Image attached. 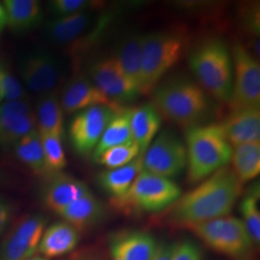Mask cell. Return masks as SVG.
<instances>
[{
	"mask_svg": "<svg viewBox=\"0 0 260 260\" xmlns=\"http://www.w3.org/2000/svg\"><path fill=\"white\" fill-rule=\"evenodd\" d=\"M242 184L232 167L225 166L177 199L166 211L165 221L188 229L197 223L231 215L241 195Z\"/></svg>",
	"mask_w": 260,
	"mask_h": 260,
	"instance_id": "6da1fadb",
	"label": "cell"
},
{
	"mask_svg": "<svg viewBox=\"0 0 260 260\" xmlns=\"http://www.w3.org/2000/svg\"><path fill=\"white\" fill-rule=\"evenodd\" d=\"M151 93V103L160 116L187 129L205 124L212 113L208 93L185 76L159 82Z\"/></svg>",
	"mask_w": 260,
	"mask_h": 260,
	"instance_id": "7a4b0ae2",
	"label": "cell"
},
{
	"mask_svg": "<svg viewBox=\"0 0 260 260\" xmlns=\"http://www.w3.org/2000/svg\"><path fill=\"white\" fill-rule=\"evenodd\" d=\"M187 180L198 184L231 162L233 147L220 123L201 124L186 131Z\"/></svg>",
	"mask_w": 260,
	"mask_h": 260,
	"instance_id": "3957f363",
	"label": "cell"
},
{
	"mask_svg": "<svg viewBox=\"0 0 260 260\" xmlns=\"http://www.w3.org/2000/svg\"><path fill=\"white\" fill-rule=\"evenodd\" d=\"M189 65L199 85L216 100L230 103L233 87L232 52L219 38H207L196 45Z\"/></svg>",
	"mask_w": 260,
	"mask_h": 260,
	"instance_id": "277c9868",
	"label": "cell"
},
{
	"mask_svg": "<svg viewBox=\"0 0 260 260\" xmlns=\"http://www.w3.org/2000/svg\"><path fill=\"white\" fill-rule=\"evenodd\" d=\"M187 37L179 30H164L146 34L142 63L140 93L148 94L183 55Z\"/></svg>",
	"mask_w": 260,
	"mask_h": 260,
	"instance_id": "5b68a950",
	"label": "cell"
},
{
	"mask_svg": "<svg viewBox=\"0 0 260 260\" xmlns=\"http://www.w3.org/2000/svg\"><path fill=\"white\" fill-rule=\"evenodd\" d=\"M212 251L233 260H249L255 244L240 218L228 215L188 228Z\"/></svg>",
	"mask_w": 260,
	"mask_h": 260,
	"instance_id": "8992f818",
	"label": "cell"
},
{
	"mask_svg": "<svg viewBox=\"0 0 260 260\" xmlns=\"http://www.w3.org/2000/svg\"><path fill=\"white\" fill-rule=\"evenodd\" d=\"M181 194L180 187L172 179L142 170L127 194L111 203L123 211L160 213L174 205Z\"/></svg>",
	"mask_w": 260,
	"mask_h": 260,
	"instance_id": "52a82bcc",
	"label": "cell"
},
{
	"mask_svg": "<svg viewBox=\"0 0 260 260\" xmlns=\"http://www.w3.org/2000/svg\"><path fill=\"white\" fill-rule=\"evenodd\" d=\"M233 62V94L231 110L260 108V65L254 55L242 44L232 51Z\"/></svg>",
	"mask_w": 260,
	"mask_h": 260,
	"instance_id": "ba28073f",
	"label": "cell"
},
{
	"mask_svg": "<svg viewBox=\"0 0 260 260\" xmlns=\"http://www.w3.org/2000/svg\"><path fill=\"white\" fill-rule=\"evenodd\" d=\"M143 170L165 178L178 177L187 166L185 145L171 130L160 132L143 153Z\"/></svg>",
	"mask_w": 260,
	"mask_h": 260,
	"instance_id": "9c48e42d",
	"label": "cell"
},
{
	"mask_svg": "<svg viewBox=\"0 0 260 260\" xmlns=\"http://www.w3.org/2000/svg\"><path fill=\"white\" fill-rule=\"evenodd\" d=\"M121 106L96 105L76 114L70 125V138L78 154L93 153L106 126Z\"/></svg>",
	"mask_w": 260,
	"mask_h": 260,
	"instance_id": "30bf717a",
	"label": "cell"
},
{
	"mask_svg": "<svg viewBox=\"0 0 260 260\" xmlns=\"http://www.w3.org/2000/svg\"><path fill=\"white\" fill-rule=\"evenodd\" d=\"M89 77L93 84L113 103H131L139 96L138 87L133 83L113 56L94 61L90 68Z\"/></svg>",
	"mask_w": 260,
	"mask_h": 260,
	"instance_id": "8fae6325",
	"label": "cell"
},
{
	"mask_svg": "<svg viewBox=\"0 0 260 260\" xmlns=\"http://www.w3.org/2000/svg\"><path fill=\"white\" fill-rule=\"evenodd\" d=\"M47 218L33 214L20 220L0 247V260H28L39 250Z\"/></svg>",
	"mask_w": 260,
	"mask_h": 260,
	"instance_id": "7c38bea8",
	"label": "cell"
},
{
	"mask_svg": "<svg viewBox=\"0 0 260 260\" xmlns=\"http://www.w3.org/2000/svg\"><path fill=\"white\" fill-rule=\"evenodd\" d=\"M37 129L35 112L26 100L0 104V147L14 148L30 132Z\"/></svg>",
	"mask_w": 260,
	"mask_h": 260,
	"instance_id": "4fadbf2b",
	"label": "cell"
},
{
	"mask_svg": "<svg viewBox=\"0 0 260 260\" xmlns=\"http://www.w3.org/2000/svg\"><path fill=\"white\" fill-rule=\"evenodd\" d=\"M23 82L34 93L51 92L60 78V65L54 56L37 51L26 56L19 67Z\"/></svg>",
	"mask_w": 260,
	"mask_h": 260,
	"instance_id": "5bb4252c",
	"label": "cell"
},
{
	"mask_svg": "<svg viewBox=\"0 0 260 260\" xmlns=\"http://www.w3.org/2000/svg\"><path fill=\"white\" fill-rule=\"evenodd\" d=\"M60 103L63 111L67 114L82 111L96 105H119L106 96L90 77L83 75H76L67 83Z\"/></svg>",
	"mask_w": 260,
	"mask_h": 260,
	"instance_id": "9a60e30c",
	"label": "cell"
},
{
	"mask_svg": "<svg viewBox=\"0 0 260 260\" xmlns=\"http://www.w3.org/2000/svg\"><path fill=\"white\" fill-rule=\"evenodd\" d=\"M159 243L148 233L133 231L119 233L109 243L111 260H151Z\"/></svg>",
	"mask_w": 260,
	"mask_h": 260,
	"instance_id": "2e32d148",
	"label": "cell"
},
{
	"mask_svg": "<svg viewBox=\"0 0 260 260\" xmlns=\"http://www.w3.org/2000/svg\"><path fill=\"white\" fill-rule=\"evenodd\" d=\"M92 193L83 181L62 173L54 174L43 192V201L50 210L59 213L68 205Z\"/></svg>",
	"mask_w": 260,
	"mask_h": 260,
	"instance_id": "e0dca14e",
	"label": "cell"
},
{
	"mask_svg": "<svg viewBox=\"0 0 260 260\" xmlns=\"http://www.w3.org/2000/svg\"><path fill=\"white\" fill-rule=\"evenodd\" d=\"M220 125L232 147L260 142V108L232 111Z\"/></svg>",
	"mask_w": 260,
	"mask_h": 260,
	"instance_id": "ac0fdd59",
	"label": "cell"
},
{
	"mask_svg": "<svg viewBox=\"0 0 260 260\" xmlns=\"http://www.w3.org/2000/svg\"><path fill=\"white\" fill-rule=\"evenodd\" d=\"M57 214L79 233L93 229L101 223L105 215V208L103 203L93 193H90Z\"/></svg>",
	"mask_w": 260,
	"mask_h": 260,
	"instance_id": "d6986e66",
	"label": "cell"
},
{
	"mask_svg": "<svg viewBox=\"0 0 260 260\" xmlns=\"http://www.w3.org/2000/svg\"><path fill=\"white\" fill-rule=\"evenodd\" d=\"M79 233L66 222H58L46 229L38 251L45 258H55L70 253L77 247Z\"/></svg>",
	"mask_w": 260,
	"mask_h": 260,
	"instance_id": "ffe728a7",
	"label": "cell"
},
{
	"mask_svg": "<svg viewBox=\"0 0 260 260\" xmlns=\"http://www.w3.org/2000/svg\"><path fill=\"white\" fill-rule=\"evenodd\" d=\"M162 117L152 103H145L130 108V128L133 141L144 153L157 134Z\"/></svg>",
	"mask_w": 260,
	"mask_h": 260,
	"instance_id": "44dd1931",
	"label": "cell"
},
{
	"mask_svg": "<svg viewBox=\"0 0 260 260\" xmlns=\"http://www.w3.org/2000/svg\"><path fill=\"white\" fill-rule=\"evenodd\" d=\"M146 34L133 32L122 38L117 44L112 56L116 59L123 73L140 91L141 63Z\"/></svg>",
	"mask_w": 260,
	"mask_h": 260,
	"instance_id": "7402d4cb",
	"label": "cell"
},
{
	"mask_svg": "<svg viewBox=\"0 0 260 260\" xmlns=\"http://www.w3.org/2000/svg\"><path fill=\"white\" fill-rule=\"evenodd\" d=\"M143 153L123 167L105 170L100 173L98 182L103 191L116 201L126 195L136 177L143 170Z\"/></svg>",
	"mask_w": 260,
	"mask_h": 260,
	"instance_id": "603a6c76",
	"label": "cell"
},
{
	"mask_svg": "<svg viewBox=\"0 0 260 260\" xmlns=\"http://www.w3.org/2000/svg\"><path fill=\"white\" fill-rule=\"evenodd\" d=\"M6 27L14 32H26L38 26L44 18L41 3L37 0H5Z\"/></svg>",
	"mask_w": 260,
	"mask_h": 260,
	"instance_id": "cb8c5ba5",
	"label": "cell"
},
{
	"mask_svg": "<svg viewBox=\"0 0 260 260\" xmlns=\"http://www.w3.org/2000/svg\"><path fill=\"white\" fill-rule=\"evenodd\" d=\"M37 129L41 134H52L62 138L64 134V111L60 98L54 91L43 93L35 112Z\"/></svg>",
	"mask_w": 260,
	"mask_h": 260,
	"instance_id": "d4e9b609",
	"label": "cell"
},
{
	"mask_svg": "<svg viewBox=\"0 0 260 260\" xmlns=\"http://www.w3.org/2000/svg\"><path fill=\"white\" fill-rule=\"evenodd\" d=\"M91 21L92 15L88 11L66 17H58L47 23V36L58 44L71 43L83 33Z\"/></svg>",
	"mask_w": 260,
	"mask_h": 260,
	"instance_id": "484cf974",
	"label": "cell"
},
{
	"mask_svg": "<svg viewBox=\"0 0 260 260\" xmlns=\"http://www.w3.org/2000/svg\"><path fill=\"white\" fill-rule=\"evenodd\" d=\"M231 161L241 184L255 179L260 173V142L246 143L233 147Z\"/></svg>",
	"mask_w": 260,
	"mask_h": 260,
	"instance_id": "4316f807",
	"label": "cell"
},
{
	"mask_svg": "<svg viewBox=\"0 0 260 260\" xmlns=\"http://www.w3.org/2000/svg\"><path fill=\"white\" fill-rule=\"evenodd\" d=\"M132 140L133 138L130 128V108L121 106L106 126L96 148L93 150V159L98 157L104 150L128 143Z\"/></svg>",
	"mask_w": 260,
	"mask_h": 260,
	"instance_id": "83f0119b",
	"label": "cell"
},
{
	"mask_svg": "<svg viewBox=\"0 0 260 260\" xmlns=\"http://www.w3.org/2000/svg\"><path fill=\"white\" fill-rule=\"evenodd\" d=\"M19 161L36 175L47 174L41 136L38 129L30 132L14 147Z\"/></svg>",
	"mask_w": 260,
	"mask_h": 260,
	"instance_id": "f1b7e54d",
	"label": "cell"
},
{
	"mask_svg": "<svg viewBox=\"0 0 260 260\" xmlns=\"http://www.w3.org/2000/svg\"><path fill=\"white\" fill-rule=\"evenodd\" d=\"M241 221L255 246L260 244L259 184L251 186L240 203Z\"/></svg>",
	"mask_w": 260,
	"mask_h": 260,
	"instance_id": "f546056e",
	"label": "cell"
},
{
	"mask_svg": "<svg viewBox=\"0 0 260 260\" xmlns=\"http://www.w3.org/2000/svg\"><path fill=\"white\" fill-rule=\"evenodd\" d=\"M142 154L139 146L132 140L128 143L112 147L94 158V161L106 170L123 167Z\"/></svg>",
	"mask_w": 260,
	"mask_h": 260,
	"instance_id": "4dcf8cb0",
	"label": "cell"
},
{
	"mask_svg": "<svg viewBox=\"0 0 260 260\" xmlns=\"http://www.w3.org/2000/svg\"><path fill=\"white\" fill-rule=\"evenodd\" d=\"M39 134L43 145L47 173H61L67 165V157L62 144V138L52 134Z\"/></svg>",
	"mask_w": 260,
	"mask_h": 260,
	"instance_id": "1f68e13d",
	"label": "cell"
},
{
	"mask_svg": "<svg viewBox=\"0 0 260 260\" xmlns=\"http://www.w3.org/2000/svg\"><path fill=\"white\" fill-rule=\"evenodd\" d=\"M0 84L5 102H15L23 99L24 91L19 80L13 75L7 66L0 63Z\"/></svg>",
	"mask_w": 260,
	"mask_h": 260,
	"instance_id": "d6a6232c",
	"label": "cell"
},
{
	"mask_svg": "<svg viewBox=\"0 0 260 260\" xmlns=\"http://www.w3.org/2000/svg\"><path fill=\"white\" fill-rule=\"evenodd\" d=\"M93 5V2L86 0H53L49 2L50 11L57 18L88 11Z\"/></svg>",
	"mask_w": 260,
	"mask_h": 260,
	"instance_id": "836d02e7",
	"label": "cell"
},
{
	"mask_svg": "<svg viewBox=\"0 0 260 260\" xmlns=\"http://www.w3.org/2000/svg\"><path fill=\"white\" fill-rule=\"evenodd\" d=\"M204 251L201 246L191 239H184L174 244L172 260H203Z\"/></svg>",
	"mask_w": 260,
	"mask_h": 260,
	"instance_id": "e575fe53",
	"label": "cell"
},
{
	"mask_svg": "<svg viewBox=\"0 0 260 260\" xmlns=\"http://www.w3.org/2000/svg\"><path fill=\"white\" fill-rule=\"evenodd\" d=\"M13 205L9 201L0 196V237L6 232L13 217Z\"/></svg>",
	"mask_w": 260,
	"mask_h": 260,
	"instance_id": "d590c367",
	"label": "cell"
},
{
	"mask_svg": "<svg viewBox=\"0 0 260 260\" xmlns=\"http://www.w3.org/2000/svg\"><path fill=\"white\" fill-rule=\"evenodd\" d=\"M174 251V244L159 243L157 251L151 260H172Z\"/></svg>",
	"mask_w": 260,
	"mask_h": 260,
	"instance_id": "8d00e7d4",
	"label": "cell"
},
{
	"mask_svg": "<svg viewBox=\"0 0 260 260\" xmlns=\"http://www.w3.org/2000/svg\"><path fill=\"white\" fill-rule=\"evenodd\" d=\"M70 260H103L93 253H81Z\"/></svg>",
	"mask_w": 260,
	"mask_h": 260,
	"instance_id": "74e56055",
	"label": "cell"
},
{
	"mask_svg": "<svg viewBox=\"0 0 260 260\" xmlns=\"http://www.w3.org/2000/svg\"><path fill=\"white\" fill-rule=\"evenodd\" d=\"M6 28V13L3 5L0 3V33Z\"/></svg>",
	"mask_w": 260,
	"mask_h": 260,
	"instance_id": "f35d334b",
	"label": "cell"
},
{
	"mask_svg": "<svg viewBox=\"0 0 260 260\" xmlns=\"http://www.w3.org/2000/svg\"><path fill=\"white\" fill-rule=\"evenodd\" d=\"M7 181V175L6 173L0 171V186L3 185Z\"/></svg>",
	"mask_w": 260,
	"mask_h": 260,
	"instance_id": "ab89813d",
	"label": "cell"
},
{
	"mask_svg": "<svg viewBox=\"0 0 260 260\" xmlns=\"http://www.w3.org/2000/svg\"><path fill=\"white\" fill-rule=\"evenodd\" d=\"M28 260H49L47 259V258H45V257H43V256H33V257H31L30 259Z\"/></svg>",
	"mask_w": 260,
	"mask_h": 260,
	"instance_id": "60d3db41",
	"label": "cell"
},
{
	"mask_svg": "<svg viewBox=\"0 0 260 260\" xmlns=\"http://www.w3.org/2000/svg\"><path fill=\"white\" fill-rule=\"evenodd\" d=\"M3 101V96H2V89H1V84H0V103Z\"/></svg>",
	"mask_w": 260,
	"mask_h": 260,
	"instance_id": "b9f144b4",
	"label": "cell"
}]
</instances>
